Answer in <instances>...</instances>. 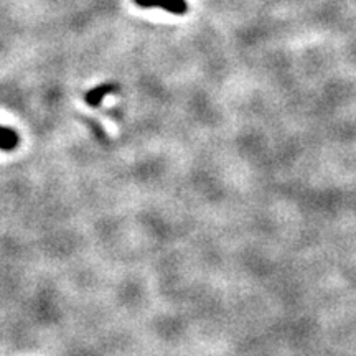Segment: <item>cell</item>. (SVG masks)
Listing matches in <instances>:
<instances>
[{
	"instance_id": "3957f363",
	"label": "cell",
	"mask_w": 356,
	"mask_h": 356,
	"mask_svg": "<svg viewBox=\"0 0 356 356\" xmlns=\"http://www.w3.org/2000/svg\"><path fill=\"white\" fill-rule=\"evenodd\" d=\"M17 142H19L17 132L12 131V129H8V127H3V132H2V149L3 150H10V149H13V147L17 145Z\"/></svg>"
},
{
	"instance_id": "7a4b0ae2",
	"label": "cell",
	"mask_w": 356,
	"mask_h": 356,
	"mask_svg": "<svg viewBox=\"0 0 356 356\" xmlns=\"http://www.w3.org/2000/svg\"><path fill=\"white\" fill-rule=\"evenodd\" d=\"M111 91H114V88L109 86V84H104V86H99V88L92 89V91H89L86 96V101L91 106H97L101 102L102 97H104L106 95H109Z\"/></svg>"
},
{
	"instance_id": "6da1fadb",
	"label": "cell",
	"mask_w": 356,
	"mask_h": 356,
	"mask_svg": "<svg viewBox=\"0 0 356 356\" xmlns=\"http://www.w3.org/2000/svg\"><path fill=\"white\" fill-rule=\"evenodd\" d=\"M142 8H163V10L173 13V15H185L188 12L186 0H134Z\"/></svg>"
}]
</instances>
